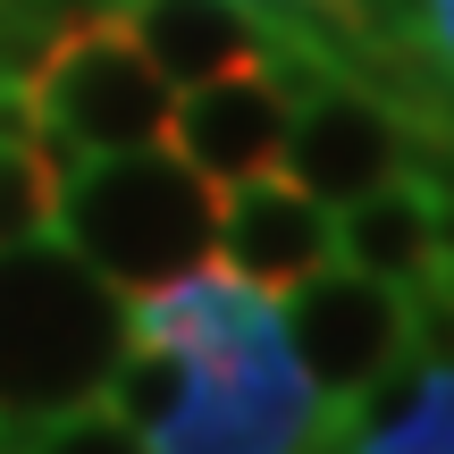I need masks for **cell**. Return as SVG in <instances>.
I'll return each mask as SVG.
<instances>
[{"label":"cell","instance_id":"6da1fadb","mask_svg":"<svg viewBox=\"0 0 454 454\" xmlns=\"http://www.w3.org/2000/svg\"><path fill=\"white\" fill-rule=\"evenodd\" d=\"M127 345H160L185 362V395L144 446L160 454H286L345 446V412L303 379L286 345V311L236 261H194L160 286L127 294Z\"/></svg>","mask_w":454,"mask_h":454},{"label":"cell","instance_id":"7a4b0ae2","mask_svg":"<svg viewBox=\"0 0 454 454\" xmlns=\"http://www.w3.org/2000/svg\"><path fill=\"white\" fill-rule=\"evenodd\" d=\"M127 362V294L67 236L0 244V438H43L101 404Z\"/></svg>","mask_w":454,"mask_h":454},{"label":"cell","instance_id":"3957f363","mask_svg":"<svg viewBox=\"0 0 454 454\" xmlns=\"http://www.w3.org/2000/svg\"><path fill=\"white\" fill-rule=\"evenodd\" d=\"M59 236L118 294H144L219 253V185L194 160H177L168 144L84 152L59 185Z\"/></svg>","mask_w":454,"mask_h":454},{"label":"cell","instance_id":"277c9868","mask_svg":"<svg viewBox=\"0 0 454 454\" xmlns=\"http://www.w3.org/2000/svg\"><path fill=\"white\" fill-rule=\"evenodd\" d=\"M34 110L51 135H67L76 152H144L168 144L177 118V84L152 67V51L127 34L118 9H84L67 26H51V43L26 67Z\"/></svg>","mask_w":454,"mask_h":454},{"label":"cell","instance_id":"5b68a950","mask_svg":"<svg viewBox=\"0 0 454 454\" xmlns=\"http://www.w3.org/2000/svg\"><path fill=\"white\" fill-rule=\"evenodd\" d=\"M278 311H286V345H294V362H303V379L345 421H354L362 395H379L421 354V303H412L404 286H387V278L354 270V261L311 270L303 286L278 294Z\"/></svg>","mask_w":454,"mask_h":454},{"label":"cell","instance_id":"8992f818","mask_svg":"<svg viewBox=\"0 0 454 454\" xmlns=\"http://www.w3.org/2000/svg\"><path fill=\"white\" fill-rule=\"evenodd\" d=\"M286 127H294V93L278 59H261V67H227L211 84H185L177 118H168V152L194 160L211 185H244L261 168H286Z\"/></svg>","mask_w":454,"mask_h":454},{"label":"cell","instance_id":"52a82bcc","mask_svg":"<svg viewBox=\"0 0 454 454\" xmlns=\"http://www.w3.org/2000/svg\"><path fill=\"white\" fill-rule=\"evenodd\" d=\"M219 261H236L261 294H286L337 261V211L294 168H261L244 185H219Z\"/></svg>","mask_w":454,"mask_h":454},{"label":"cell","instance_id":"ba28073f","mask_svg":"<svg viewBox=\"0 0 454 454\" xmlns=\"http://www.w3.org/2000/svg\"><path fill=\"white\" fill-rule=\"evenodd\" d=\"M118 17L177 93L227 76V67H261L278 51V26L253 0H118Z\"/></svg>","mask_w":454,"mask_h":454},{"label":"cell","instance_id":"9c48e42d","mask_svg":"<svg viewBox=\"0 0 454 454\" xmlns=\"http://www.w3.org/2000/svg\"><path fill=\"white\" fill-rule=\"evenodd\" d=\"M345 446L371 454H454V362H404L379 395H362Z\"/></svg>","mask_w":454,"mask_h":454},{"label":"cell","instance_id":"30bf717a","mask_svg":"<svg viewBox=\"0 0 454 454\" xmlns=\"http://www.w3.org/2000/svg\"><path fill=\"white\" fill-rule=\"evenodd\" d=\"M270 26H294L303 43H320L337 67H362L379 43H395L412 17V0H253Z\"/></svg>","mask_w":454,"mask_h":454},{"label":"cell","instance_id":"8fae6325","mask_svg":"<svg viewBox=\"0 0 454 454\" xmlns=\"http://www.w3.org/2000/svg\"><path fill=\"white\" fill-rule=\"evenodd\" d=\"M59 185H67V168L43 152V135H26V144L0 135V244L59 236Z\"/></svg>","mask_w":454,"mask_h":454}]
</instances>
